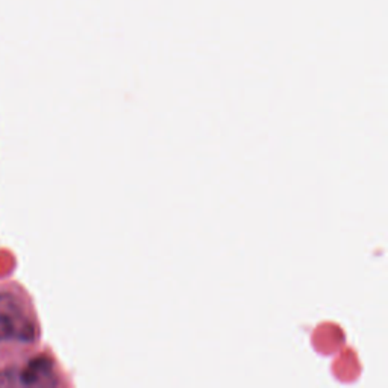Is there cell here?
<instances>
[{
    "label": "cell",
    "mask_w": 388,
    "mask_h": 388,
    "mask_svg": "<svg viewBox=\"0 0 388 388\" xmlns=\"http://www.w3.org/2000/svg\"><path fill=\"white\" fill-rule=\"evenodd\" d=\"M35 335V323L30 319L19 296L10 291H2L0 293V343H32Z\"/></svg>",
    "instance_id": "6da1fadb"
},
{
    "label": "cell",
    "mask_w": 388,
    "mask_h": 388,
    "mask_svg": "<svg viewBox=\"0 0 388 388\" xmlns=\"http://www.w3.org/2000/svg\"><path fill=\"white\" fill-rule=\"evenodd\" d=\"M53 362L47 357H37L20 371H15V385L47 387L55 385Z\"/></svg>",
    "instance_id": "7a4b0ae2"
}]
</instances>
